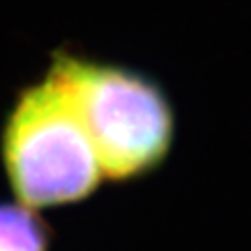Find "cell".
I'll list each match as a JSON object with an SVG mask.
<instances>
[{"mask_svg": "<svg viewBox=\"0 0 251 251\" xmlns=\"http://www.w3.org/2000/svg\"><path fill=\"white\" fill-rule=\"evenodd\" d=\"M47 75L80 119L104 179H140L170 156L177 119L154 76L67 49L52 54Z\"/></svg>", "mask_w": 251, "mask_h": 251, "instance_id": "cell-1", "label": "cell"}, {"mask_svg": "<svg viewBox=\"0 0 251 251\" xmlns=\"http://www.w3.org/2000/svg\"><path fill=\"white\" fill-rule=\"evenodd\" d=\"M0 158L15 201L37 212L90 198L104 179L80 119L47 73L9 106Z\"/></svg>", "mask_w": 251, "mask_h": 251, "instance_id": "cell-2", "label": "cell"}, {"mask_svg": "<svg viewBox=\"0 0 251 251\" xmlns=\"http://www.w3.org/2000/svg\"><path fill=\"white\" fill-rule=\"evenodd\" d=\"M52 231L37 210L0 203V251H49Z\"/></svg>", "mask_w": 251, "mask_h": 251, "instance_id": "cell-3", "label": "cell"}]
</instances>
